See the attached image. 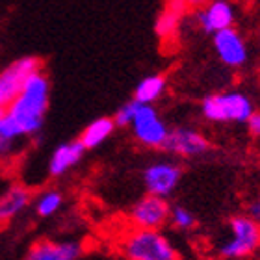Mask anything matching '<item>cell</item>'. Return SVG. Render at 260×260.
Returning <instances> with one entry per match:
<instances>
[{"label":"cell","mask_w":260,"mask_h":260,"mask_svg":"<svg viewBox=\"0 0 260 260\" xmlns=\"http://www.w3.org/2000/svg\"><path fill=\"white\" fill-rule=\"evenodd\" d=\"M49 103L50 80L41 69L28 78L19 97L4 110V117L0 121V134L15 143L39 134L45 125Z\"/></svg>","instance_id":"cell-1"},{"label":"cell","mask_w":260,"mask_h":260,"mask_svg":"<svg viewBox=\"0 0 260 260\" xmlns=\"http://www.w3.org/2000/svg\"><path fill=\"white\" fill-rule=\"evenodd\" d=\"M199 110L203 119L214 125H249L256 114L253 99L238 89L206 95Z\"/></svg>","instance_id":"cell-2"},{"label":"cell","mask_w":260,"mask_h":260,"mask_svg":"<svg viewBox=\"0 0 260 260\" xmlns=\"http://www.w3.org/2000/svg\"><path fill=\"white\" fill-rule=\"evenodd\" d=\"M260 251V223L247 214H234L227 221V233L216 245L219 260H249Z\"/></svg>","instance_id":"cell-3"},{"label":"cell","mask_w":260,"mask_h":260,"mask_svg":"<svg viewBox=\"0 0 260 260\" xmlns=\"http://www.w3.org/2000/svg\"><path fill=\"white\" fill-rule=\"evenodd\" d=\"M119 251L126 260H180L168 234L151 229H128L119 238Z\"/></svg>","instance_id":"cell-4"},{"label":"cell","mask_w":260,"mask_h":260,"mask_svg":"<svg viewBox=\"0 0 260 260\" xmlns=\"http://www.w3.org/2000/svg\"><path fill=\"white\" fill-rule=\"evenodd\" d=\"M130 132L141 147L145 149H162L168 141L169 136V126L164 121L152 104H141L136 103L134 115H132V123H130Z\"/></svg>","instance_id":"cell-5"},{"label":"cell","mask_w":260,"mask_h":260,"mask_svg":"<svg viewBox=\"0 0 260 260\" xmlns=\"http://www.w3.org/2000/svg\"><path fill=\"white\" fill-rule=\"evenodd\" d=\"M184 169L179 160L173 158H158L152 160L141 171V182L149 195H156L168 199L179 188Z\"/></svg>","instance_id":"cell-6"},{"label":"cell","mask_w":260,"mask_h":260,"mask_svg":"<svg viewBox=\"0 0 260 260\" xmlns=\"http://www.w3.org/2000/svg\"><path fill=\"white\" fill-rule=\"evenodd\" d=\"M41 69V60L36 56H22L0 69V108H8L19 97L28 78Z\"/></svg>","instance_id":"cell-7"},{"label":"cell","mask_w":260,"mask_h":260,"mask_svg":"<svg viewBox=\"0 0 260 260\" xmlns=\"http://www.w3.org/2000/svg\"><path fill=\"white\" fill-rule=\"evenodd\" d=\"M212 149L210 140L193 126H175L169 130L164 151L175 160H195L208 154Z\"/></svg>","instance_id":"cell-8"},{"label":"cell","mask_w":260,"mask_h":260,"mask_svg":"<svg viewBox=\"0 0 260 260\" xmlns=\"http://www.w3.org/2000/svg\"><path fill=\"white\" fill-rule=\"evenodd\" d=\"M169 210H171V205L168 199L145 193L130 206L128 219L136 229L162 231L169 223Z\"/></svg>","instance_id":"cell-9"},{"label":"cell","mask_w":260,"mask_h":260,"mask_svg":"<svg viewBox=\"0 0 260 260\" xmlns=\"http://www.w3.org/2000/svg\"><path fill=\"white\" fill-rule=\"evenodd\" d=\"M212 45H214V52L219 58V61L231 69H240L249 60L247 41L236 28H227L223 32L214 34Z\"/></svg>","instance_id":"cell-10"},{"label":"cell","mask_w":260,"mask_h":260,"mask_svg":"<svg viewBox=\"0 0 260 260\" xmlns=\"http://www.w3.org/2000/svg\"><path fill=\"white\" fill-rule=\"evenodd\" d=\"M193 21L201 32L214 36L234 26L236 11L229 0H208L203 8L195 10Z\"/></svg>","instance_id":"cell-11"},{"label":"cell","mask_w":260,"mask_h":260,"mask_svg":"<svg viewBox=\"0 0 260 260\" xmlns=\"http://www.w3.org/2000/svg\"><path fill=\"white\" fill-rule=\"evenodd\" d=\"M82 255L78 240H41L30 247L24 260H80Z\"/></svg>","instance_id":"cell-12"},{"label":"cell","mask_w":260,"mask_h":260,"mask_svg":"<svg viewBox=\"0 0 260 260\" xmlns=\"http://www.w3.org/2000/svg\"><path fill=\"white\" fill-rule=\"evenodd\" d=\"M84 154H86V149L78 140L63 141L50 152L49 162H47V171L52 179L65 177L82 162Z\"/></svg>","instance_id":"cell-13"},{"label":"cell","mask_w":260,"mask_h":260,"mask_svg":"<svg viewBox=\"0 0 260 260\" xmlns=\"http://www.w3.org/2000/svg\"><path fill=\"white\" fill-rule=\"evenodd\" d=\"M34 193L24 184H11L0 193V227L10 225L32 205Z\"/></svg>","instance_id":"cell-14"},{"label":"cell","mask_w":260,"mask_h":260,"mask_svg":"<svg viewBox=\"0 0 260 260\" xmlns=\"http://www.w3.org/2000/svg\"><path fill=\"white\" fill-rule=\"evenodd\" d=\"M115 123H114V117H97V119H93L86 128L82 130V134L76 138V140L80 141L84 149L86 151H91V149H97L101 147L103 143L112 138V134L115 132Z\"/></svg>","instance_id":"cell-15"},{"label":"cell","mask_w":260,"mask_h":260,"mask_svg":"<svg viewBox=\"0 0 260 260\" xmlns=\"http://www.w3.org/2000/svg\"><path fill=\"white\" fill-rule=\"evenodd\" d=\"M63 205H65V195L58 188L41 190L39 193L34 195V201H32L34 212L39 217H43V219H49V217H54L56 214H60Z\"/></svg>","instance_id":"cell-16"},{"label":"cell","mask_w":260,"mask_h":260,"mask_svg":"<svg viewBox=\"0 0 260 260\" xmlns=\"http://www.w3.org/2000/svg\"><path fill=\"white\" fill-rule=\"evenodd\" d=\"M168 87V80L164 75H149L145 78H141L134 87V101L141 104H152L156 103L158 99H162Z\"/></svg>","instance_id":"cell-17"},{"label":"cell","mask_w":260,"mask_h":260,"mask_svg":"<svg viewBox=\"0 0 260 260\" xmlns=\"http://www.w3.org/2000/svg\"><path fill=\"white\" fill-rule=\"evenodd\" d=\"M175 231L179 233H190L193 231L195 225H197V217H195L193 212L184 205H171V210H169V223Z\"/></svg>","instance_id":"cell-18"},{"label":"cell","mask_w":260,"mask_h":260,"mask_svg":"<svg viewBox=\"0 0 260 260\" xmlns=\"http://www.w3.org/2000/svg\"><path fill=\"white\" fill-rule=\"evenodd\" d=\"M180 19L182 17L169 10H164L154 21V34L160 39H173L180 28Z\"/></svg>","instance_id":"cell-19"},{"label":"cell","mask_w":260,"mask_h":260,"mask_svg":"<svg viewBox=\"0 0 260 260\" xmlns=\"http://www.w3.org/2000/svg\"><path fill=\"white\" fill-rule=\"evenodd\" d=\"M134 108H136V101H128V103L121 104L117 112L114 115V123L117 128H128L130 123H132V115H134Z\"/></svg>","instance_id":"cell-20"},{"label":"cell","mask_w":260,"mask_h":260,"mask_svg":"<svg viewBox=\"0 0 260 260\" xmlns=\"http://www.w3.org/2000/svg\"><path fill=\"white\" fill-rule=\"evenodd\" d=\"M245 214L251 217V219H255V221L260 223V191L253 197V199L247 203V208H245Z\"/></svg>","instance_id":"cell-21"},{"label":"cell","mask_w":260,"mask_h":260,"mask_svg":"<svg viewBox=\"0 0 260 260\" xmlns=\"http://www.w3.org/2000/svg\"><path fill=\"white\" fill-rule=\"evenodd\" d=\"M15 141L8 140V138H4V136L0 134V162L2 160H6V158H10L11 154H13V149H15Z\"/></svg>","instance_id":"cell-22"},{"label":"cell","mask_w":260,"mask_h":260,"mask_svg":"<svg viewBox=\"0 0 260 260\" xmlns=\"http://www.w3.org/2000/svg\"><path fill=\"white\" fill-rule=\"evenodd\" d=\"M166 10L173 11V13H177V15H184L186 11L190 10L188 6H186L184 0H168V4H166Z\"/></svg>","instance_id":"cell-23"},{"label":"cell","mask_w":260,"mask_h":260,"mask_svg":"<svg viewBox=\"0 0 260 260\" xmlns=\"http://www.w3.org/2000/svg\"><path fill=\"white\" fill-rule=\"evenodd\" d=\"M249 130L256 138H260V112H256V114L253 115V119L249 121Z\"/></svg>","instance_id":"cell-24"},{"label":"cell","mask_w":260,"mask_h":260,"mask_svg":"<svg viewBox=\"0 0 260 260\" xmlns=\"http://www.w3.org/2000/svg\"><path fill=\"white\" fill-rule=\"evenodd\" d=\"M184 2H186L188 8H195V10H199V8H203L208 0H184Z\"/></svg>","instance_id":"cell-25"},{"label":"cell","mask_w":260,"mask_h":260,"mask_svg":"<svg viewBox=\"0 0 260 260\" xmlns=\"http://www.w3.org/2000/svg\"><path fill=\"white\" fill-rule=\"evenodd\" d=\"M2 117H4V110L0 108V121H2Z\"/></svg>","instance_id":"cell-26"}]
</instances>
